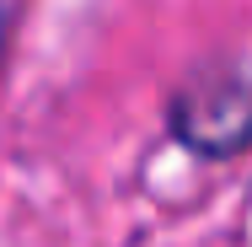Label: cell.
Instances as JSON below:
<instances>
[{"instance_id":"1","label":"cell","mask_w":252,"mask_h":247,"mask_svg":"<svg viewBox=\"0 0 252 247\" xmlns=\"http://www.w3.org/2000/svg\"><path fill=\"white\" fill-rule=\"evenodd\" d=\"M166 129L204 161H231L252 145V70L215 65L166 102Z\"/></svg>"},{"instance_id":"2","label":"cell","mask_w":252,"mask_h":247,"mask_svg":"<svg viewBox=\"0 0 252 247\" xmlns=\"http://www.w3.org/2000/svg\"><path fill=\"white\" fill-rule=\"evenodd\" d=\"M0 54H5V0H0Z\"/></svg>"}]
</instances>
